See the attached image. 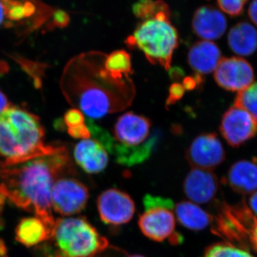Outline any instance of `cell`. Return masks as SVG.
<instances>
[{
  "instance_id": "33",
  "label": "cell",
  "mask_w": 257,
  "mask_h": 257,
  "mask_svg": "<svg viewBox=\"0 0 257 257\" xmlns=\"http://www.w3.org/2000/svg\"><path fill=\"white\" fill-rule=\"evenodd\" d=\"M9 106L8 98L0 91V113L3 112V111H5Z\"/></svg>"
},
{
  "instance_id": "28",
  "label": "cell",
  "mask_w": 257,
  "mask_h": 257,
  "mask_svg": "<svg viewBox=\"0 0 257 257\" xmlns=\"http://www.w3.org/2000/svg\"><path fill=\"white\" fill-rule=\"evenodd\" d=\"M246 246H250L257 251V216H253L246 234Z\"/></svg>"
},
{
  "instance_id": "36",
  "label": "cell",
  "mask_w": 257,
  "mask_h": 257,
  "mask_svg": "<svg viewBox=\"0 0 257 257\" xmlns=\"http://www.w3.org/2000/svg\"><path fill=\"white\" fill-rule=\"evenodd\" d=\"M5 199H6V198H5V196L0 193V212H1L2 209H3Z\"/></svg>"
},
{
  "instance_id": "22",
  "label": "cell",
  "mask_w": 257,
  "mask_h": 257,
  "mask_svg": "<svg viewBox=\"0 0 257 257\" xmlns=\"http://www.w3.org/2000/svg\"><path fill=\"white\" fill-rule=\"evenodd\" d=\"M104 67L113 77L118 79L130 78L133 73L131 57L126 51L120 50L106 56Z\"/></svg>"
},
{
  "instance_id": "10",
  "label": "cell",
  "mask_w": 257,
  "mask_h": 257,
  "mask_svg": "<svg viewBox=\"0 0 257 257\" xmlns=\"http://www.w3.org/2000/svg\"><path fill=\"white\" fill-rule=\"evenodd\" d=\"M185 157L192 167L211 170L224 162L226 153L216 133H204L193 140Z\"/></svg>"
},
{
  "instance_id": "34",
  "label": "cell",
  "mask_w": 257,
  "mask_h": 257,
  "mask_svg": "<svg viewBox=\"0 0 257 257\" xmlns=\"http://www.w3.org/2000/svg\"><path fill=\"white\" fill-rule=\"evenodd\" d=\"M5 17H6V10L3 1L0 0V26L4 23Z\"/></svg>"
},
{
  "instance_id": "17",
  "label": "cell",
  "mask_w": 257,
  "mask_h": 257,
  "mask_svg": "<svg viewBox=\"0 0 257 257\" xmlns=\"http://www.w3.org/2000/svg\"><path fill=\"white\" fill-rule=\"evenodd\" d=\"M226 182L238 194H252L257 190V164L252 161L240 160L230 167Z\"/></svg>"
},
{
  "instance_id": "14",
  "label": "cell",
  "mask_w": 257,
  "mask_h": 257,
  "mask_svg": "<svg viewBox=\"0 0 257 257\" xmlns=\"http://www.w3.org/2000/svg\"><path fill=\"white\" fill-rule=\"evenodd\" d=\"M193 31L204 40H215L222 37L227 28V21L219 10L210 6L198 8L192 19Z\"/></svg>"
},
{
  "instance_id": "2",
  "label": "cell",
  "mask_w": 257,
  "mask_h": 257,
  "mask_svg": "<svg viewBox=\"0 0 257 257\" xmlns=\"http://www.w3.org/2000/svg\"><path fill=\"white\" fill-rule=\"evenodd\" d=\"M73 171L65 147L54 153L16 163L0 162V193L17 207L35 213L52 238L55 221L52 215V187L60 175Z\"/></svg>"
},
{
  "instance_id": "7",
  "label": "cell",
  "mask_w": 257,
  "mask_h": 257,
  "mask_svg": "<svg viewBox=\"0 0 257 257\" xmlns=\"http://www.w3.org/2000/svg\"><path fill=\"white\" fill-rule=\"evenodd\" d=\"M89 197L87 187L77 179L61 178L53 184L51 200L56 212L70 216L78 214L85 208Z\"/></svg>"
},
{
  "instance_id": "13",
  "label": "cell",
  "mask_w": 257,
  "mask_h": 257,
  "mask_svg": "<svg viewBox=\"0 0 257 257\" xmlns=\"http://www.w3.org/2000/svg\"><path fill=\"white\" fill-rule=\"evenodd\" d=\"M151 126L148 118L128 111L120 116L114 125L115 141L128 146L142 145L146 142Z\"/></svg>"
},
{
  "instance_id": "3",
  "label": "cell",
  "mask_w": 257,
  "mask_h": 257,
  "mask_svg": "<svg viewBox=\"0 0 257 257\" xmlns=\"http://www.w3.org/2000/svg\"><path fill=\"white\" fill-rule=\"evenodd\" d=\"M44 130L35 115L17 106L0 113V154L16 163L54 153L60 146L45 145Z\"/></svg>"
},
{
  "instance_id": "27",
  "label": "cell",
  "mask_w": 257,
  "mask_h": 257,
  "mask_svg": "<svg viewBox=\"0 0 257 257\" xmlns=\"http://www.w3.org/2000/svg\"><path fill=\"white\" fill-rule=\"evenodd\" d=\"M84 114L78 109H69L67 111L64 116V124L68 127L77 126V125L84 124L85 121Z\"/></svg>"
},
{
  "instance_id": "31",
  "label": "cell",
  "mask_w": 257,
  "mask_h": 257,
  "mask_svg": "<svg viewBox=\"0 0 257 257\" xmlns=\"http://www.w3.org/2000/svg\"><path fill=\"white\" fill-rule=\"evenodd\" d=\"M250 20L257 26V0H253L248 10Z\"/></svg>"
},
{
  "instance_id": "23",
  "label": "cell",
  "mask_w": 257,
  "mask_h": 257,
  "mask_svg": "<svg viewBox=\"0 0 257 257\" xmlns=\"http://www.w3.org/2000/svg\"><path fill=\"white\" fill-rule=\"evenodd\" d=\"M234 106L247 111L257 124V82L236 94Z\"/></svg>"
},
{
  "instance_id": "26",
  "label": "cell",
  "mask_w": 257,
  "mask_h": 257,
  "mask_svg": "<svg viewBox=\"0 0 257 257\" xmlns=\"http://www.w3.org/2000/svg\"><path fill=\"white\" fill-rule=\"evenodd\" d=\"M186 89H184L182 84L179 82H175L172 84L169 89V95L166 101V106H169L173 105L177 101L180 100L185 94Z\"/></svg>"
},
{
  "instance_id": "25",
  "label": "cell",
  "mask_w": 257,
  "mask_h": 257,
  "mask_svg": "<svg viewBox=\"0 0 257 257\" xmlns=\"http://www.w3.org/2000/svg\"><path fill=\"white\" fill-rule=\"evenodd\" d=\"M248 0H216L220 9L231 17L242 14L244 5Z\"/></svg>"
},
{
  "instance_id": "18",
  "label": "cell",
  "mask_w": 257,
  "mask_h": 257,
  "mask_svg": "<svg viewBox=\"0 0 257 257\" xmlns=\"http://www.w3.org/2000/svg\"><path fill=\"white\" fill-rule=\"evenodd\" d=\"M158 140V135H154L150 140L138 146H128L114 141L109 152L114 155L116 162L119 165L133 167L150 158Z\"/></svg>"
},
{
  "instance_id": "11",
  "label": "cell",
  "mask_w": 257,
  "mask_h": 257,
  "mask_svg": "<svg viewBox=\"0 0 257 257\" xmlns=\"http://www.w3.org/2000/svg\"><path fill=\"white\" fill-rule=\"evenodd\" d=\"M219 130L226 143L237 148L255 138L257 124L247 111L232 106L223 115Z\"/></svg>"
},
{
  "instance_id": "16",
  "label": "cell",
  "mask_w": 257,
  "mask_h": 257,
  "mask_svg": "<svg viewBox=\"0 0 257 257\" xmlns=\"http://www.w3.org/2000/svg\"><path fill=\"white\" fill-rule=\"evenodd\" d=\"M221 59L219 47L208 40L196 42L188 54V63L191 68L195 74L202 76L214 72Z\"/></svg>"
},
{
  "instance_id": "32",
  "label": "cell",
  "mask_w": 257,
  "mask_h": 257,
  "mask_svg": "<svg viewBox=\"0 0 257 257\" xmlns=\"http://www.w3.org/2000/svg\"><path fill=\"white\" fill-rule=\"evenodd\" d=\"M249 209L252 211L253 214L257 216V191L253 192L249 199Z\"/></svg>"
},
{
  "instance_id": "1",
  "label": "cell",
  "mask_w": 257,
  "mask_h": 257,
  "mask_svg": "<svg viewBox=\"0 0 257 257\" xmlns=\"http://www.w3.org/2000/svg\"><path fill=\"white\" fill-rule=\"evenodd\" d=\"M106 55L89 52L69 62L61 87L71 105L89 119H100L130 106L135 89L131 78L113 77L104 67Z\"/></svg>"
},
{
  "instance_id": "20",
  "label": "cell",
  "mask_w": 257,
  "mask_h": 257,
  "mask_svg": "<svg viewBox=\"0 0 257 257\" xmlns=\"http://www.w3.org/2000/svg\"><path fill=\"white\" fill-rule=\"evenodd\" d=\"M175 217L179 224L193 231L206 229L212 222L213 217L207 211L189 201H182L175 206Z\"/></svg>"
},
{
  "instance_id": "29",
  "label": "cell",
  "mask_w": 257,
  "mask_h": 257,
  "mask_svg": "<svg viewBox=\"0 0 257 257\" xmlns=\"http://www.w3.org/2000/svg\"><path fill=\"white\" fill-rule=\"evenodd\" d=\"M69 135L72 138L76 139H82V140H88L91 138L90 130L87 125L84 124L77 125L67 128Z\"/></svg>"
},
{
  "instance_id": "4",
  "label": "cell",
  "mask_w": 257,
  "mask_h": 257,
  "mask_svg": "<svg viewBox=\"0 0 257 257\" xmlns=\"http://www.w3.org/2000/svg\"><path fill=\"white\" fill-rule=\"evenodd\" d=\"M178 42V32L171 23L170 8L165 5L155 14L142 20L126 44L130 49L142 51L150 63L170 69Z\"/></svg>"
},
{
  "instance_id": "24",
  "label": "cell",
  "mask_w": 257,
  "mask_h": 257,
  "mask_svg": "<svg viewBox=\"0 0 257 257\" xmlns=\"http://www.w3.org/2000/svg\"><path fill=\"white\" fill-rule=\"evenodd\" d=\"M204 257H254L244 248L231 243H216L207 248Z\"/></svg>"
},
{
  "instance_id": "12",
  "label": "cell",
  "mask_w": 257,
  "mask_h": 257,
  "mask_svg": "<svg viewBox=\"0 0 257 257\" xmlns=\"http://www.w3.org/2000/svg\"><path fill=\"white\" fill-rule=\"evenodd\" d=\"M184 192L192 202L206 204L215 197L219 182L211 170L192 167L184 181Z\"/></svg>"
},
{
  "instance_id": "35",
  "label": "cell",
  "mask_w": 257,
  "mask_h": 257,
  "mask_svg": "<svg viewBox=\"0 0 257 257\" xmlns=\"http://www.w3.org/2000/svg\"><path fill=\"white\" fill-rule=\"evenodd\" d=\"M171 77L174 79H178L179 77H182L183 75L184 72L182 69L179 68H174L171 69Z\"/></svg>"
},
{
  "instance_id": "9",
  "label": "cell",
  "mask_w": 257,
  "mask_h": 257,
  "mask_svg": "<svg viewBox=\"0 0 257 257\" xmlns=\"http://www.w3.org/2000/svg\"><path fill=\"white\" fill-rule=\"evenodd\" d=\"M215 82L229 92H241L254 80V71L249 62L241 57L221 58L214 70Z\"/></svg>"
},
{
  "instance_id": "19",
  "label": "cell",
  "mask_w": 257,
  "mask_h": 257,
  "mask_svg": "<svg viewBox=\"0 0 257 257\" xmlns=\"http://www.w3.org/2000/svg\"><path fill=\"white\" fill-rule=\"evenodd\" d=\"M229 48L236 55L247 57L257 50V31L252 25L241 22L234 25L228 35Z\"/></svg>"
},
{
  "instance_id": "6",
  "label": "cell",
  "mask_w": 257,
  "mask_h": 257,
  "mask_svg": "<svg viewBox=\"0 0 257 257\" xmlns=\"http://www.w3.org/2000/svg\"><path fill=\"white\" fill-rule=\"evenodd\" d=\"M145 212L140 216L138 224L143 234L153 241L171 243L182 241L180 235L175 232V204L170 199L147 194L144 197Z\"/></svg>"
},
{
  "instance_id": "30",
  "label": "cell",
  "mask_w": 257,
  "mask_h": 257,
  "mask_svg": "<svg viewBox=\"0 0 257 257\" xmlns=\"http://www.w3.org/2000/svg\"><path fill=\"white\" fill-rule=\"evenodd\" d=\"M203 82H204V79L202 76L195 74L194 75L186 77L182 80V84L186 91H192L202 85Z\"/></svg>"
},
{
  "instance_id": "21",
  "label": "cell",
  "mask_w": 257,
  "mask_h": 257,
  "mask_svg": "<svg viewBox=\"0 0 257 257\" xmlns=\"http://www.w3.org/2000/svg\"><path fill=\"white\" fill-rule=\"evenodd\" d=\"M16 236L18 241L27 246H35L51 238L45 225L37 217L25 218L20 221Z\"/></svg>"
},
{
  "instance_id": "5",
  "label": "cell",
  "mask_w": 257,
  "mask_h": 257,
  "mask_svg": "<svg viewBox=\"0 0 257 257\" xmlns=\"http://www.w3.org/2000/svg\"><path fill=\"white\" fill-rule=\"evenodd\" d=\"M52 238L57 257H94L109 246L107 239L84 218H64L56 221Z\"/></svg>"
},
{
  "instance_id": "37",
  "label": "cell",
  "mask_w": 257,
  "mask_h": 257,
  "mask_svg": "<svg viewBox=\"0 0 257 257\" xmlns=\"http://www.w3.org/2000/svg\"><path fill=\"white\" fill-rule=\"evenodd\" d=\"M127 257H145V256H142V255L134 254V255H131V256H128Z\"/></svg>"
},
{
  "instance_id": "8",
  "label": "cell",
  "mask_w": 257,
  "mask_h": 257,
  "mask_svg": "<svg viewBox=\"0 0 257 257\" xmlns=\"http://www.w3.org/2000/svg\"><path fill=\"white\" fill-rule=\"evenodd\" d=\"M98 213L104 224L120 226L130 222L135 213V204L128 194L117 189L104 191L96 201Z\"/></svg>"
},
{
  "instance_id": "15",
  "label": "cell",
  "mask_w": 257,
  "mask_h": 257,
  "mask_svg": "<svg viewBox=\"0 0 257 257\" xmlns=\"http://www.w3.org/2000/svg\"><path fill=\"white\" fill-rule=\"evenodd\" d=\"M76 163L88 174H97L105 170L109 157L106 150L95 140H83L74 150Z\"/></svg>"
}]
</instances>
